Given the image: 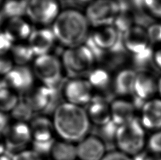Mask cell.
I'll return each mask as SVG.
<instances>
[{
    "mask_svg": "<svg viewBox=\"0 0 161 160\" xmlns=\"http://www.w3.org/2000/svg\"><path fill=\"white\" fill-rule=\"evenodd\" d=\"M114 141L117 150L132 157L142 153L146 147L147 138L141 121L135 118L127 124L119 126Z\"/></svg>",
    "mask_w": 161,
    "mask_h": 160,
    "instance_id": "3",
    "label": "cell"
},
{
    "mask_svg": "<svg viewBox=\"0 0 161 160\" xmlns=\"http://www.w3.org/2000/svg\"><path fill=\"white\" fill-rule=\"evenodd\" d=\"M32 142V150L36 151L42 157L44 155H50L55 141L48 142Z\"/></svg>",
    "mask_w": 161,
    "mask_h": 160,
    "instance_id": "30",
    "label": "cell"
},
{
    "mask_svg": "<svg viewBox=\"0 0 161 160\" xmlns=\"http://www.w3.org/2000/svg\"><path fill=\"white\" fill-rule=\"evenodd\" d=\"M53 124L55 133L62 141L75 143L87 136L90 129L88 114L78 105L63 103L54 111Z\"/></svg>",
    "mask_w": 161,
    "mask_h": 160,
    "instance_id": "1",
    "label": "cell"
},
{
    "mask_svg": "<svg viewBox=\"0 0 161 160\" xmlns=\"http://www.w3.org/2000/svg\"><path fill=\"white\" fill-rule=\"evenodd\" d=\"M50 155L53 160H77L76 145L62 140L55 141Z\"/></svg>",
    "mask_w": 161,
    "mask_h": 160,
    "instance_id": "20",
    "label": "cell"
},
{
    "mask_svg": "<svg viewBox=\"0 0 161 160\" xmlns=\"http://www.w3.org/2000/svg\"><path fill=\"white\" fill-rule=\"evenodd\" d=\"M134 104L125 99H116L110 105L111 119L114 124L120 126L135 119Z\"/></svg>",
    "mask_w": 161,
    "mask_h": 160,
    "instance_id": "18",
    "label": "cell"
},
{
    "mask_svg": "<svg viewBox=\"0 0 161 160\" xmlns=\"http://www.w3.org/2000/svg\"><path fill=\"white\" fill-rule=\"evenodd\" d=\"M28 0H7L2 8V13L7 18H20L26 14Z\"/></svg>",
    "mask_w": 161,
    "mask_h": 160,
    "instance_id": "23",
    "label": "cell"
},
{
    "mask_svg": "<svg viewBox=\"0 0 161 160\" xmlns=\"http://www.w3.org/2000/svg\"><path fill=\"white\" fill-rule=\"evenodd\" d=\"M87 114L90 121L98 127L108 124L112 120L110 106L105 99L99 96L92 98Z\"/></svg>",
    "mask_w": 161,
    "mask_h": 160,
    "instance_id": "15",
    "label": "cell"
},
{
    "mask_svg": "<svg viewBox=\"0 0 161 160\" xmlns=\"http://www.w3.org/2000/svg\"><path fill=\"white\" fill-rule=\"evenodd\" d=\"M13 60L19 66H25L35 56L28 45L19 44L14 45L11 50Z\"/></svg>",
    "mask_w": 161,
    "mask_h": 160,
    "instance_id": "25",
    "label": "cell"
},
{
    "mask_svg": "<svg viewBox=\"0 0 161 160\" xmlns=\"http://www.w3.org/2000/svg\"><path fill=\"white\" fill-rule=\"evenodd\" d=\"M88 25L86 16L80 11L67 9L59 13L52 30L60 43L72 48L84 45L89 35Z\"/></svg>",
    "mask_w": 161,
    "mask_h": 160,
    "instance_id": "2",
    "label": "cell"
},
{
    "mask_svg": "<svg viewBox=\"0 0 161 160\" xmlns=\"http://www.w3.org/2000/svg\"><path fill=\"white\" fill-rule=\"evenodd\" d=\"M30 128L32 142H48L54 141L55 132L53 122L45 116H38L31 121Z\"/></svg>",
    "mask_w": 161,
    "mask_h": 160,
    "instance_id": "17",
    "label": "cell"
},
{
    "mask_svg": "<svg viewBox=\"0 0 161 160\" xmlns=\"http://www.w3.org/2000/svg\"><path fill=\"white\" fill-rule=\"evenodd\" d=\"M145 160H161V155H146Z\"/></svg>",
    "mask_w": 161,
    "mask_h": 160,
    "instance_id": "40",
    "label": "cell"
},
{
    "mask_svg": "<svg viewBox=\"0 0 161 160\" xmlns=\"http://www.w3.org/2000/svg\"><path fill=\"white\" fill-rule=\"evenodd\" d=\"M6 30L10 34L14 40L29 38L31 33H33L30 24L21 17L11 19L8 23Z\"/></svg>",
    "mask_w": 161,
    "mask_h": 160,
    "instance_id": "21",
    "label": "cell"
},
{
    "mask_svg": "<svg viewBox=\"0 0 161 160\" xmlns=\"http://www.w3.org/2000/svg\"><path fill=\"white\" fill-rule=\"evenodd\" d=\"M146 147L152 155H161V130L155 131L147 139Z\"/></svg>",
    "mask_w": 161,
    "mask_h": 160,
    "instance_id": "27",
    "label": "cell"
},
{
    "mask_svg": "<svg viewBox=\"0 0 161 160\" xmlns=\"http://www.w3.org/2000/svg\"><path fill=\"white\" fill-rule=\"evenodd\" d=\"M144 7L152 15L161 18V0H144Z\"/></svg>",
    "mask_w": 161,
    "mask_h": 160,
    "instance_id": "32",
    "label": "cell"
},
{
    "mask_svg": "<svg viewBox=\"0 0 161 160\" xmlns=\"http://www.w3.org/2000/svg\"><path fill=\"white\" fill-rule=\"evenodd\" d=\"M64 95L69 103L80 107L91 102L92 87L88 81L74 78L64 85Z\"/></svg>",
    "mask_w": 161,
    "mask_h": 160,
    "instance_id": "9",
    "label": "cell"
},
{
    "mask_svg": "<svg viewBox=\"0 0 161 160\" xmlns=\"http://www.w3.org/2000/svg\"><path fill=\"white\" fill-rule=\"evenodd\" d=\"M131 2L136 7H144V0H131Z\"/></svg>",
    "mask_w": 161,
    "mask_h": 160,
    "instance_id": "39",
    "label": "cell"
},
{
    "mask_svg": "<svg viewBox=\"0 0 161 160\" xmlns=\"http://www.w3.org/2000/svg\"><path fill=\"white\" fill-rule=\"evenodd\" d=\"M0 160H13L12 157H11L6 154H4V155H0Z\"/></svg>",
    "mask_w": 161,
    "mask_h": 160,
    "instance_id": "41",
    "label": "cell"
},
{
    "mask_svg": "<svg viewBox=\"0 0 161 160\" xmlns=\"http://www.w3.org/2000/svg\"><path fill=\"white\" fill-rule=\"evenodd\" d=\"M119 126L116 125L112 121L108 122V124L100 126V133L102 135L101 139H107V140H114L115 139L116 133Z\"/></svg>",
    "mask_w": 161,
    "mask_h": 160,
    "instance_id": "29",
    "label": "cell"
},
{
    "mask_svg": "<svg viewBox=\"0 0 161 160\" xmlns=\"http://www.w3.org/2000/svg\"><path fill=\"white\" fill-rule=\"evenodd\" d=\"M137 73L131 69H125L118 73L114 79V88L119 95H133Z\"/></svg>",
    "mask_w": 161,
    "mask_h": 160,
    "instance_id": "19",
    "label": "cell"
},
{
    "mask_svg": "<svg viewBox=\"0 0 161 160\" xmlns=\"http://www.w3.org/2000/svg\"><path fill=\"white\" fill-rule=\"evenodd\" d=\"M102 160H134L133 157L119 150L107 152Z\"/></svg>",
    "mask_w": 161,
    "mask_h": 160,
    "instance_id": "34",
    "label": "cell"
},
{
    "mask_svg": "<svg viewBox=\"0 0 161 160\" xmlns=\"http://www.w3.org/2000/svg\"><path fill=\"white\" fill-rule=\"evenodd\" d=\"M120 11V4L114 0H96L87 7L86 16L94 26H108L114 24Z\"/></svg>",
    "mask_w": 161,
    "mask_h": 160,
    "instance_id": "6",
    "label": "cell"
},
{
    "mask_svg": "<svg viewBox=\"0 0 161 160\" xmlns=\"http://www.w3.org/2000/svg\"><path fill=\"white\" fill-rule=\"evenodd\" d=\"M33 69L45 86L55 90H61L63 83L62 64L56 56L49 54L37 56Z\"/></svg>",
    "mask_w": 161,
    "mask_h": 160,
    "instance_id": "5",
    "label": "cell"
},
{
    "mask_svg": "<svg viewBox=\"0 0 161 160\" xmlns=\"http://www.w3.org/2000/svg\"><path fill=\"white\" fill-rule=\"evenodd\" d=\"M14 38L7 30L0 32V55H4L14 46Z\"/></svg>",
    "mask_w": 161,
    "mask_h": 160,
    "instance_id": "28",
    "label": "cell"
},
{
    "mask_svg": "<svg viewBox=\"0 0 161 160\" xmlns=\"http://www.w3.org/2000/svg\"><path fill=\"white\" fill-rule=\"evenodd\" d=\"M53 31L47 28H42L33 31L28 38V45L35 56H40L47 54L53 48L55 41Z\"/></svg>",
    "mask_w": 161,
    "mask_h": 160,
    "instance_id": "13",
    "label": "cell"
},
{
    "mask_svg": "<svg viewBox=\"0 0 161 160\" xmlns=\"http://www.w3.org/2000/svg\"><path fill=\"white\" fill-rule=\"evenodd\" d=\"M157 89L158 92L160 93V95H161V77L158 80V81L157 82Z\"/></svg>",
    "mask_w": 161,
    "mask_h": 160,
    "instance_id": "42",
    "label": "cell"
},
{
    "mask_svg": "<svg viewBox=\"0 0 161 160\" xmlns=\"http://www.w3.org/2000/svg\"><path fill=\"white\" fill-rule=\"evenodd\" d=\"M6 150H7V147H6L4 137L2 134H0V155L5 154Z\"/></svg>",
    "mask_w": 161,
    "mask_h": 160,
    "instance_id": "38",
    "label": "cell"
},
{
    "mask_svg": "<svg viewBox=\"0 0 161 160\" xmlns=\"http://www.w3.org/2000/svg\"><path fill=\"white\" fill-rule=\"evenodd\" d=\"M7 150L14 154L25 150V147L32 142V134L30 125L26 123L16 122L8 125L2 134Z\"/></svg>",
    "mask_w": 161,
    "mask_h": 160,
    "instance_id": "8",
    "label": "cell"
},
{
    "mask_svg": "<svg viewBox=\"0 0 161 160\" xmlns=\"http://www.w3.org/2000/svg\"><path fill=\"white\" fill-rule=\"evenodd\" d=\"M140 121L145 129L161 130V99H149L143 104Z\"/></svg>",
    "mask_w": 161,
    "mask_h": 160,
    "instance_id": "14",
    "label": "cell"
},
{
    "mask_svg": "<svg viewBox=\"0 0 161 160\" xmlns=\"http://www.w3.org/2000/svg\"><path fill=\"white\" fill-rule=\"evenodd\" d=\"M123 43L125 49L132 54H139L149 48L147 30L139 26H132L122 35Z\"/></svg>",
    "mask_w": 161,
    "mask_h": 160,
    "instance_id": "12",
    "label": "cell"
},
{
    "mask_svg": "<svg viewBox=\"0 0 161 160\" xmlns=\"http://www.w3.org/2000/svg\"><path fill=\"white\" fill-rule=\"evenodd\" d=\"M78 160H102L106 146L103 140L96 136H86L76 145Z\"/></svg>",
    "mask_w": 161,
    "mask_h": 160,
    "instance_id": "10",
    "label": "cell"
},
{
    "mask_svg": "<svg viewBox=\"0 0 161 160\" xmlns=\"http://www.w3.org/2000/svg\"><path fill=\"white\" fill-rule=\"evenodd\" d=\"M1 2H2V0H0V5H1Z\"/></svg>",
    "mask_w": 161,
    "mask_h": 160,
    "instance_id": "44",
    "label": "cell"
},
{
    "mask_svg": "<svg viewBox=\"0 0 161 160\" xmlns=\"http://www.w3.org/2000/svg\"><path fill=\"white\" fill-rule=\"evenodd\" d=\"M26 14L34 22L50 24L59 16V4L57 0H28Z\"/></svg>",
    "mask_w": 161,
    "mask_h": 160,
    "instance_id": "7",
    "label": "cell"
},
{
    "mask_svg": "<svg viewBox=\"0 0 161 160\" xmlns=\"http://www.w3.org/2000/svg\"><path fill=\"white\" fill-rule=\"evenodd\" d=\"M153 59L156 64L161 68V48L157 50L153 54Z\"/></svg>",
    "mask_w": 161,
    "mask_h": 160,
    "instance_id": "37",
    "label": "cell"
},
{
    "mask_svg": "<svg viewBox=\"0 0 161 160\" xmlns=\"http://www.w3.org/2000/svg\"><path fill=\"white\" fill-rule=\"evenodd\" d=\"M13 160H43L42 157L33 150H24L14 154Z\"/></svg>",
    "mask_w": 161,
    "mask_h": 160,
    "instance_id": "31",
    "label": "cell"
},
{
    "mask_svg": "<svg viewBox=\"0 0 161 160\" xmlns=\"http://www.w3.org/2000/svg\"><path fill=\"white\" fill-rule=\"evenodd\" d=\"M147 33L150 42H161V25H152L148 29Z\"/></svg>",
    "mask_w": 161,
    "mask_h": 160,
    "instance_id": "33",
    "label": "cell"
},
{
    "mask_svg": "<svg viewBox=\"0 0 161 160\" xmlns=\"http://www.w3.org/2000/svg\"><path fill=\"white\" fill-rule=\"evenodd\" d=\"M79 2H81V3H86V2H88L89 1H91V0H78Z\"/></svg>",
    "mask_w": 161,
    "mask_h": 160,
    "instance_id": "43",
    "label": "cell"
},
{
    "mask_svg": "<svg viewBox=\"0 0 161 160\" xmlns=\"http://www.w3.org/2000/svg\"><path fill=\"white\" fill-rule=\"evenodd\" d=\"M88 81L92 88L103 90L107 88L110 82L109 73L103 68H96L92 70L88 75Z\"/></svg>",
    "mask_w": 161,
    "mask_h": 160,
    "instance_id": "24",
    "label": "cell"
},
{
    "mask_svg": "<svg viewBox=\"0 0 161 160\" xmlns=\"http://www.w3.org/2000/svg\"><path fill=\"white\" fill-rule=\"evenodd\" d=\"M8 126V117L4 112L0 111V134L4 133Z\"/></svg>",
    "mask_w": 161,
    "mask_h": 160,
    "instance_id": "36",
    "label": "cell"
},
{
    "mask_svg": "<svg viewBox=\"0 0 161 160\" xmlns=\"http://www.w3.org/2000/svg\"><path fill=\"white\" fill-rule=\"evenodd\" d=\"M33 112L32 109L25 100H19L16 106L11 111V115L16 122L26 123L32 119Z\"/></svg>",
    "mask_w": 161,
    "mask_h": 160,
    "instance_id": "26",
    "label": "cell"
},
{
    "mask_svg": "<svg viewBox=\"0 0 161 160\" xmlns=\"http://www.w3.org/2000/svg\"><path fill=\"white\" fill-rule=\"evenodd\" d=\"M156 91L157 83L153 77L145 73H137L133 93L136 100L141 101L143 104L151 99Z\"/></svg>",
    "mask_w": 161,
    "mask_h": 160,
    "instance_id": "16",
    "label": "cell"
},
{
    "mask_svg": "<svg viewBox=\"0 0 161 160\" xmlns=\"http://www.w3.org/2000/svg\"><path fill=\"white\" fill-rule=\"evenodd\" d=\"M96 59L85 45L69 48L62 54V64L69 76L73 78L88 75Z\"/></svg>",
    "mask_w": 161,
    "mask_h": 160,
    "instance_id": "4",
    "label": "cell"
},
{
    "mask_svg": "<svg viewBox=\"0 0 161 160\" xmlns=\"http://www.w3.org/2000/svg\"><path fill=\"white\" fill-rule=\"evenodd\" d=\"M19 102L18 97L11 92L4 80H0V111H11Z\"/></svg>",
    "mask_w": 161,
    "mask_h": 160,
    "instance_id": "22",
    "label": "cell"
},
{
    "mask_svg": "<svg viewBox=\"0 0 161 160\" xmlns=\"http://www.w3.org/2000/svg\"><path fill=\"white\" fill-rule=\"evenodd\" d=\"M4 81L9 88L24 93L32 87L34 81L33 74L26 66H18L14 67L5 76Z\"/></svg>",
    "mask_w": 161,
    "mask_h": 160,
    "instance_id": "11",
    "label": "cell"
},
{
    "mask_svg": "<svg viewBox=\"0 0 161 160\" xmlns=\"http://www.w3.org/2000/svg\"><path fill=\"white\" fill-rule=\"evenodd\" d=\"M13 62L9 59L0 55V75H7L12 70Z\"/></svg>",
    "mask_w": 161,
    "mask_h": 160,
    "instance_id": "35",
    "label": "cell"
}]
</instances>
